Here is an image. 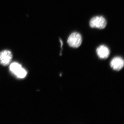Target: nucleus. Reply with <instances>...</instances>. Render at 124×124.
I'll use <instances>...</instances> for the list:
<instances>
[{"mask_svg":"<svg viewBox=\"0 0 124 124\" xmlns=\"http://www.w3.org/2000/svg\"><path fill=\"white\" fill-rule=\"evenodd\" d=\"M96 52L98 57L102 59H105L110 55V50L108 47L104 45H101L97 48Z\"/></svg>","mask_w":124,"mask_h":124,"instance_id":"5","label":"nucleus"},{"mask_svg":"<svg viewBox=\"0 0 124 124\" xmlns=\"http://www.w3.org/2000/svg\"><path fill=\"white\" fill-rule=\"evenodd\" d=\"M82 36L79 33L74 32L68 37V43L70 47L73 48H78L81 46L82 43Z\"/></svg>","mask_w":124,"mask_h":124,"instance_id":"1","label":"nucleus"},{"mask_svg":"<svg viewBox=\"0 0 124 124\" xmlns=\"http://www.w3.org/2000/svg\"><path fill=\"white\" fill-rule=\"evenodd\" d=\"M124 62L123 59L120 57L114 58L110 62L111 68L116 71H120L124 67Z\"/></svg>","mask_w":124,"mask_h":124,"instance_id":"4","label":"nucleus"},{"mask_svg":"<svg viewBox=\"0 0 124 124\" xmlns=\"http://www.w3.org/2000/svg\"><path fill=\"white\" fill-rule=\"evenodd\" d=\"M27 71L24 68H22L19 71V72L16 74V76L18 78H24L27 75Z\"/></svg>","mask_w":124,"mask_h":124,"instance_id":"7","label":"nucleus"},{"mask_svg":"<svg viewBox=\"0 0 124 124\" xmlns=\"http://www.w3.org/2000/svg\"><path fill=\"white\" fill-rule=\"evenodd\" d=\"M22 68V67L21 65L16 62H13L11 63L9 66L10 70L15 76L19 72Z\"/></svg>","mask_w":124,"mask_h":124,"instance_id":"6","label":"nucleus"},{"mask_svg":"<svg viewBox=\"0 0 124 124\" xmlns=\"http://www.w3.org/2000/svg\"><path fill=\"white\" fill-rule=\"evenodd\" d=\"M107 21L102 16H96L92 18L90 21V25L92 28L103 29L107 26Z\"/></svg>","mask_w":124,"mask_h":124,"instance_id":"2","label":"nucleus"},{"mask_svg":"<svg viewBox=\"0 0 124 124\" xmlns=\"http://www.w3.org/2000/svg\"><path fill=\"white\" fill-rule=\"evenodd\" d=\"M13 59V54L8 50H4L0 52V63L4 66L10 64Z\"/></svg>","mask_w":124,"mask_h":124,"instance_id":"3","label":"nucleus"}]
</instances>
